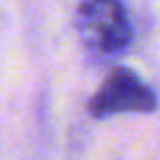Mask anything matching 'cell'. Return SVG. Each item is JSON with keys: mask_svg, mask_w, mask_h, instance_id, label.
Wrapping results in <instances>:
<instances>
[{"mask_svg": "<svg viewBox=\"0 0 160 160\" xmlns=\"http://www.w3.org/2000/svg\"><path fill=\"white\" fill-rule=\"evenodd\" d=\"M75 27L88 51L99 55L123 53L132 42V27L121 0H81Z\"/></svg>", "mask_w": 160, "mask_h": 160, "instance_id": "6da1fadb", "label": "cell"}, {"mask_svg": "<svg viewBox=\"0 0 160 160\" xmlns=\"http://www.w3.org/2000/svg\"><path fill=\"white\" fill-rule=\"evenodd\" d=\"M156 108V92L129 68H114L88 101V112L99 121L127 112L149 114Z\"/></svg>", "mask_w": 160, "mask_h": 160, "instance_id": "7a4b0ae2", "label": "cell"}]
</instances>
